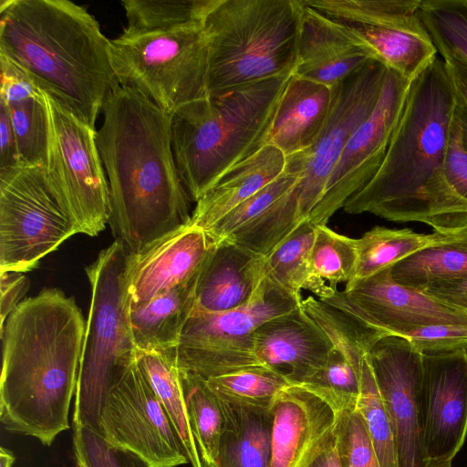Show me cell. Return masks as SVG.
I'll list each match as a JSON object with an SVG mask.
<instances>
[{
  "label": "cell",
  "instance_id": "cell-1",
  "mask_svg": "<svg viewBox=\"0 0 467 467\" xmlns=\"http://www.w3.org/2000/svg\"><path fill=\"white\" fill-rule=\"evenodd\" d=\"M101 110L96 141L109 178V223L133 254L188 224L192 201L175 164L171 114L119 85Z\"/></svg>",
  "mask_w": 467,
  "mask_h": 467
},
{
  "label": "cell",
  "instance_id": "cell-2",
  "mask_svg": "<svg viewBox=\"0 0 467 467\" xmlns=\"http://www.w3.org/2000/svg\"><path fill=\"white\" fill-rule=\"evenodd\" d=\"M455 105L443 61L437 57L412 79L379 171L343 210L391 222H420L440 233L466 226L467 203L453 192L443 173Z\"/></svg>",
  "mask_w": 467,
  "mask_h": 467
},
{
  "label": "cell",
  "instance_id": "cell-3",
  "mask_svg": "<svg viewBox=\"0 0 467 467\" xmlns=\"http://www.w3.org/2000/svg\"><path fill=\"white\" fill-rule=\"evenodd\" d=\"M86 323L75 299L46 289L1 326L0 420L11 433L49 446L69 429Z\"/></svg>",
  "mask_w": 467,
  "mask_h": 467
},
{
  "label": "cell",
  "instance_id": "cell-4",
  "mask_svg": "<svg viewBox=\"0 0 467 467\" xmlns=\"http://www.w3.org/2000/svg\"><path fill=\"white\" fill-rule=\"evenodd\" d=\"M0 55L93 129L119 86L109 39L93 16L67 0H1Z\"/></svg>",
  "mask_w": 467,
  "mask_h": 467
},
{
  "label": "cell",
  "instance_id": "cell-5",
  "mask_svg": "<svg viewBox=\"0 0 467 467\" xmlns=\"http://www.w3.org/2000/svg\"><path fill=\"white\" fill-rule=\"evenodd\" d=\"M291 75L191 102L171 115V148L181 180L197 202L230 168L266 144Z\"/></svg>",
  "mask_w": 467,
  "mask_h": 467
},
{
  "label": "cell",
  "instance_id": "cell-6",
  "mask_svg": "<svg viewBox=\"0 0 467 467\" xmlns=\"http://www.w3.org/2000/svg\"><path fill=\"white\" fill-rule=\"evenodd\" d=\"M302 11L301 0H215L204 22L208 97L294 74Z\"/></svg>",
  "mask_w": 467,
  "mask_h": 467
},
{
  "label": "cell",
  "instance_id": "cell-7",
  "mask_svg": "<svg viewBox=\"0 0 467 467\" xmlns=\"http://www.w3.org/2000/svg\"><path fill=\"white\" fill-rule=\"evenodd\" d=\"M128 256L122 243L115 240L86 268L91 303L75 392L74 427L97 431L109 389L138 359L129 322Z\"/></svg>",
  "mask_w": 467,
  "mask_h": 467
},
{
  "label": "cell",
  "instance_id": "cell-8",
  "mask_svg": "<svg viewBox=\"0 0 467 467\" xmlns=\"http://www.w3.org/2000/svg\"><path fill=\"white\" fill-rule=\"evenodd\" d=\"M119 86L140 93L172 115L208 97V41L204 26L109 40Z\"/></svg>",
  "mask_w": 467,
  "mask_h": 467
},
{
  "label": "cell",
  "instance_id": "cell-9",
  "mask_svg": "<svg viewBox=\"0 0 467 467\" xmlns=\"http://www.w3.org/2000/svg\"><path fill=\"white\" fill-rule=\"evenodd\" d=\"M297 296L265 273L250 300L224 312L194 308L176 347L164 351L179 369L207 379L263 365L254 344L256 328L270 318L298 307Z\"/></svg>",
  "mask_w": 467,
  "mask_h": 467
},
{
  "label": "cell",
  "instance_id": "cell-10",
  "mask_svg": "<svg viewBox=\"0 0 467 467\" xmlns=\"http://www.w3.org/2000/svg\"><path fill=\"white\" fill-rule=\"evenodd\" d=\"M46 99L50 123L47 180L79 234L95 236L110 218L109 187L97 131L47 93Z\"/></svg>",
  "mask_w": 467,
  "mask_h": 467
},
{
  "label": "cell",
  "instance_id": "cell-11",
  "mask_svg": "<svg viewBox=\"0 0 467 467\" xmlns=\"http://www.w3.org/2000/svg\"><path fill=\"white\" fill-rule=\"evenodd\" d=\"M79 234L52 192L42 167L0 174V270L27 272Z\"/></svg>",
  "mask_w": 467,
  "mask_h": 467
},
{
  "label": "cell",
  "instance_id": "cell-12",
  "mask_svg": "<svg viewBox=\"0 0 467 467\" xmlns=\"http://www.w3.org/2000/svg\"><path fill=\"white\" fill-rule=\"evenodd\" d=\"M344 26L376 60L414 79L438 56L420 16L421 0H304Z\"/></svg>",
  "mask_w": 467,
  "mask_h": 467
},
{
  "label": "cell",
  "instance_id": "cell-13",
  "mask_svg": "<svg viewBox=\"0 0 467 467\" xmlns=\"http://www.w3.org/2000/svg\"><path fill=\"white\" fill-rule=\"evenodd\" d=\"M150 467L188 463L179 436L138 359L109 389L96 431Z\"/></svg>",
  "mask_w": 467,
  "mask_h": 467
},
{
  "label": "cell",
  "instance_id": "cell-14",
  "mask_svg": "<svg viewBox=\"0 0 467 467\" xmlns=\"http://www.w3.org/2000/svg\"><path fill=\"white\" fill-rule=\"evenodd\" d=\"M388 70L381 62L372 60L337 85L329 118L318 139L307 150L293 155L302 167L294 189L300 223L309 219L322 200L348 139L375 108Z\"/></svg>",
  "mask_w": 467,
  "mask_h": 467
},
{
  "label": "cell",
  "instance_id": "cell-15",
  "mask_svg": "<svg viewBox=\"0 0 467 467\" xmlns=\"http://www.w3.org/2000/svg\"><path fill=\"white\" fill-rule=\"evenodd\" d=\"M390 267L351 281L343 290L329 287L319 300L385 336L404 337L413 329L431 325L467 327L465 313L397 283Z\"/></svg>",
  "mask_w": 467,
  "mask_h": 467
},
{
  "label": "cell",
  "instance_id": "cell-16",
  "mask_svg": "<svg viewBox=\"0 0 467 467\" xmlns=\"http://www.w3.org/2000/svg\"><path fill=\"white\" fill-rule=\"evenodd\" d=\"M411 81L389 68L375 108L348 139L310 223L327 224L375 176L404 110Z\"/></svg>",
  "mask_w": 467,
  "mask_h": 467
},
{
  "label": "cell",
  "instance_id": "cell-17",
  "mask_svg": "<svg viewBox=\"0 0 467 467\" xmlns=\"http://www.w3.org/2000/svg\"><path fill=\"white\" fill-rule=\"evenodd\" d=\"M367 358L392 423L398 467H429L420 430L422 353L405 337L384 336Z\"/></svg>",
  "mask_w": 467,
  "mask_h": 467
},
{
  "label": "cell",
  "instance_id": "cell-18",
  "mask_svg": "<svg viewBox=\"0 0 467 467\" xmlns=\"http://www.w3.org/2000/svg\"><path fill=\"white\" fill-rule=\"evenodd\" d=\"M420 430L429 464L451 462L467 436V348L422 354Z\"/></svg>",
  "mask_w": 467,
  "mask_h": 467
},
{
  "label": "cell",
  "instance_id": "cell-19",
  "mask_svg": "<svg viewBox=\"0 0 467 467\" xmlns=\"http://www.w3.org/2000/svg\"><path fill=\"white\" fill-rule=\"evenodd\" d=\"M302 306L325 331L333 348L323 368L301 386L326 398L340 410L357 407L363 359L385 335L313 296L303 298Z\"/></svg>",
  "mask_w": 467,
  "mask_h": 467
},
{
  "label": "cell",
  "instance_id": "cell-20",
  "mask_svg": "<svg viewBox=\"0 0 467 467\" xmlns=\"http://www.w3.org/2000/svg\"><path fill=\"white\" fill-rule=\"evenodd\" d=\"M270 467H307L336 436L341 410L301 385H289L271 407Z\"/></svg>",
  "mask_w": 467,
  "mask_h": 467
},
{
  "label": "cell",
  "instance_id": "cell-21",
  "mask_svg": "<svg viewBox=\"0 0 467 467\" xmlns=\"http://www.w3.org/2000/svg\"><path fill=\"white\" fill-rule=\"evenodd\" d=\"M213 243L206 233L189 223L128 256L129 309L195 278Z\"/></svg>",
  "mask_w": 467,
  "mask_h": 467
},
{
  "label": "cell",
  "instance_id": "cell-22",
  "mask_svg": "<svg viewBox=\"0 0 467 467\" xmlns=\"http://www.w3.org/2000/svg\"><path fill=\"white\" fill-rule=\"evenodd\" d=\"M301 1L295 75L333 88L376 60L344 26Z\"/></svg>",
  "mask_w": 467,
  "mask_h": 467
},
{
  "label": "cell",
  "instance_id": "cell-23",
  "mask_svg": "<svg viewBox=\"0 0 467 467\" xmlns=\"http://www.w3.org/2000/svg\"><path fill=\"white\" fill-rule=\"evenodd\" d=\"M254 344L261 363L282 371L293 385L304 384L321 370L333 348L302 303L259 326Z\"/></svg>",
  "mask_w": 467,
  "mask_h": 467
},
{
  "label": "cell",
  "instance_id": "cell-24",
  "mask_svg": "<svg viewBox=\"0 0 467 467\" xmlns=\"http://www.w3.org/2000/svg\"><path fill=\"white\" fill-rule=\"evenodd\" d=\"M265 275V256L223 240L213 244L199 274L196 309L224 312L246 304Z\"/></svg>",
  "mask_w": 467,
  "mask_h": 467
},
{
  "label": "cell",
  "instance_id": "cell-25",
  "mask_svg": "<svg viewBox=\"0 0 467 467\" xmlns=\"http://www.w3.org/2000/svg\"><path fill=\"white\" fill-rule=\"evenodd\" d=\"M336 87L292 74L278 103L266 144L286 157L311 148L329 118Z\"/></svg>",
  "mask_w": 467,
  "mask_h": 467
},
{
  "label": "cell",
  "instance_id": "cell-26",
  "mask_svg": "<svg viewBox=\"0 0 467 467\" xmlns=\"http://www.w3.org/2000/svg\"><path fill=\"white\" fill-rule=\"evenodd\" d=\"M285 167L286 156L277 147L265 144L227 170L196 202L191 224L206 232L281 175Z\"/></svg>",
  "mask_w": 467,
  "mask_h": 467
},
{
  "label": "cell",
  "instance_id": "cell-27",
  "mask_svg": "<svg viewBox=\"0 0 467 467\" xmlns=\"http://www.w3.org/2000/svg\"><path fill=\"white\" fill-rule=\"evenodd\" d=\"M198 277L199 275L145 305L129 309V322L138 351H167L176 347L195 307Z\"/></svg>",
  "mask_w": 467,
  "mask_h": 467
},
{
  "label": "cell",
  "instance_id": "cell-28",
  "mask_svg": "<svg viewBox=\"0 0 467 467\" xmlns=\"http://www.w3.org/2000/svg\"><path fill=\"white\" fill-rule=\"evenodd\" d=\"M223 402L225 428L221 437L217 467H270L272 457L271 408Z\"/></svg>",
  "mask_w": 467,
  "mask_h": 467
},
{
  "label": "cell",
  "instance_id": "cell-29",
  "mask_svg": "<svg viewBox=\"0 0 467 467\" xmlns=\"http://www.w3.org/2000/svg\"><path fill=\"white\" fill-rule=\"evenodd\" d=\"M390 274L397 283L420 291L434 283L466 277L467 225L394 264Z\"/></svg>",
  "mask_w": 467,
  "mask_h": 467
},
{
  "label": "cell",
  "instance_id": "cell-30",
  "mask_svg": "<svg viewBox=\"0 0 467 467\" xmlns=\"http://www.w3.org/2000/svg\"><path fill=\"white\" fill-rule=\"evenodd\" d=\"M316 225L305 220L265 256V273L291 294L302 296L309 290L317 298L323 297L329 285L313 275L310 255Z\"/></svg>",
  "mask_w": 467,
  "mask_h": 467
},
{
  "label": "cell",
  "instance_id": "cell-31",
  "mask_svg": "<svg viewBox=\"0 0 467 467\" xmlns=\"http://www.w3.org/2000/svg\"><path fill=\"white\" fill-rule=\"evenodd\" d=\"M138 361L171 420L192 467H202L189 421L180 371L164 351H138Z\"/></svg>",
  "mask_w": 467,
  "mask_h": 467
},
{
  "label": "cell",
  "instance_id": "cell-32",
  "mask_svg": "<svg viewBox=\"0 0 467 467\" xmlns=\"http://www.w3.org/2000/svg\"><path fill=\"white\" fill-rule=\"evenodd\" d=\"M215 0H123L126 36L204 26Z\"/></svg>",
  "mask_w": 467,
  "mask_h": 467
},
{
  "label": "cell",
  "instance_id": "cell-33",
  "mask_svg": "<svg viewBox=\"0 0 467 467\" xmlns=\"http://www.w3.org/2000/svg\"><path fill=\"white\" fill-rule=\"evenodd\" d=\"M449 233L420 234L410 228L375 226L358 238V265L352 281L390 267L415 252L443 239Z\"/></svg>",
  "mask_w": 467,
  "mask_h": 467
},
{
  "label": "cell",
  "instance_id": "cell-34",
  "mask_svg": "<svg viewBox=\"0 0 467 467\" xmlns=\"http://www.w3.org/2000/svg\"><path fill=\"white\" fill-rule=\"evenodd\" d=\"M187 414L202 463L214 464L225 428L223 402L205 379L179 369Z\"/></svg>",
  "mask_w": 467,
  "mask_h": 467
},
{
  "label": "cell",
  "instance_id": "cell-35",
  "mask_svg": "<svg viewBox=\"0 0 467 467\" xmlns=\"http://www.w3.org/2000/svg\"><path fill=\"white\" fill-rule=\"evenodd\" d=\"M205 380L211 390L223 401L256 408H271L279 393L291 385L282 371L265 365Z\"/></svg>",
  "mask_w": 467,
  "mask_h": 467
},
{
  "label": "cell",
  "instance_id": "cell-36",
  "mask_svg": "<svg viewBox=\"0 0 467 467\" xmlns=\"http://www.w3.org/2000/svg\"><path fill=\"white\" fill-rule=\"evenodd\" d=\"M6 105L16 135L20 165L45 169L50 135L46 93L43 91L39 96Z\"/></svg>",
  "mask_w": 467,
  "mask_h": 467
},
{
  "label": "cell",
  "instance_id": "cell-37",
  "mask_svg": "<svg viewBox=\"0 0 467 467\" xmlns=\"http://www.w3.org/2000/svg\"><path fill=\"white\" fill-rule=\"evenodd\" d=\"M310 263L313 275L337 288L351 282L358 265V240L334 232L327 224L316 225Z\"/></svg>",
  "mask_w": 467,
  "mask_h": 467
},
{
  "label": "cell",
  "instance_id": "cell-38",
  "mask_svg": "<svg viewBox=\"0 0 467 467\" xmlns=\"http://www.w3.org/2000/svg\"><path fill=\"white\" fill-rule=\"evenodd\" d=\"M301 165L286 157L285 171L254 195L235 207L205 233L215 244L225 240L258 219L270 206L292 191L299 182Z\"/></svg>",
  "mask_w": 467,
  "mask_h": 467
},
{
  "label": "cell",
  "instance_id": "cell-39",
  "mask_svg": "<svg viewBox=\"0 0 467 467\" xmlns=\"http://www.w3.org/2000/svg\"><path fill=\"white\" fill-rule=\"evenodd\" d=\"M370 435L381 467H398L397 447L392 423L379 391L367 355L360 373L357 404Z\"/></svg>",
  "mask_w": 467,
  "mask_h": 467
},
{
  "label": "cell",
  "instance_id": "cell-40",
  "mask_svg": "<svg viewBox=\"0 0 467 467\" xmlns=\"http://www.w3.org/2000/svg\"><path fill=\"white\" fill-rule=\"evenodd\" d=\"M420 16L428 32L467 60V11L458 0H421Z\"/></svg>",
  "mask_w": 467,
  "mask_h": 467
},
{
  "label": "cell",
  "instance_id": "cell-41",
  "mask_svg": "<svg viewBox=\"0 0 467 467\" xmlns=\"http://www.w3.org/2000/svg\"><path fill=\"white\" fill-rule=\"evenodd\" d=\"M73 451L76 467H150L136 453L87 427H74Z\"/></svg>",
  "mask_w": 467,
  "mask_h": 467
},
{
  "label": "cell",
  "instance_id": "cell-42",
  "mask_svg": "<svg viewBox=\"0 0 467 467\" xmlns=\"http://www.w3.org/2000/svg\"><path fill=\"white\" fill-rule=\"evenodd\" d=\"M337 451L341 467H381L357 407L340 412L337 428Z\"/></svg>",
  "mask_w": 467,
  "mask_h": 467
},
{
  "label": "cell",
  "instance_id": "cell-43",
  "mask_svg": "<svg viewBox=\"0 0 467 467\" xmlns=\"http://www.w3.org/2000/svg\"><path fill=\"white\" fill-rule=\"evenodd\" d=\"M422 354L467 348V327L431 325L409 332L405 337Z\"/></svg>",
  "mask_w": 467,
  "mask_h": 467
},
{
  "label": "cell",
  "instance_id": "cell-44",
  "mask_svg": "<svg viewBox=\"0 0 467 467\" xmlns=\"http://www.w3.org/2000/svg\"><path fill=\"white\" fill-rule=\"evenodd\" d=\"M443 173L453 192L467 203V150L462 144L455 109L444 156Z\"/></svg>",
  "mask_w": 467,
  "mask_h": 467
},
{
  "label": "cell",
  "instance_id": "cell-45",
  "mask_svg": "<svg viewBox=\"0 0 467 467\" xmlns=\"http://www.w3.org/2000/svg\"><path fill=\"white\" fill-rule=\"evenodd\" d=\"M0 99L6 104L22 101L43 93L28 75L7 57L0 55Z\"/></svg>",
  "mask_w": 467,
  "mask_h": 467
},
{
  "label": "cell",
  "instance_id": "cell-46",
  "mask_svg": "<svg viewBox=\"0 0 467 467\" xmlns=\"http://www.w3.org/2000/svg\"><path fill=\"white\" fill-rule=\"evenodd\" d=\"M428 33L441 57L456 100L467 107V60L450 48L438 36Z\"/></svg>",
  "mask_w": 467,
  "mask_h": 467
},
{
  "label": "cell",
  "instance_id": "cell-47",
  "mask_svg": "<svg viewBox=\"0 0 467 467\" xmlns=\"http://www.w3.org/2000/svg\"><path fill=\"white\" fill-rule=\"evenodd\" d=\"M19 166L21 165L9 109L0 99V174Z\"/></svg>",
  "mask_w": 467,
  "mask_h": 467
},
{
  "label": "cell",
  "instance_id": "cell-48",
  "mask_svg": "<svg viewBox=\"0 0 467 467\" xmlns=\"http://www.w3.org/2000/svg\"><path fill=\"white\" fill-rule=\"evenodd\" d=\"M28 288V280L21 272L1 271V323L2 326L9 314L22 302L21 299Z\"/></svg>",
  "mask_w": 467,
  "mask_h": 467
},
{
  "label": "cell",
  "instance_id": "cell-49",
  "mask_svg": "<svg viewBox=\"0 0 467 467\" xmlns=\"http://www.w3.org/2000/svg\"><path fill=\"white\" fill-rule=\"evenodd\" d=\"M422 292L467 315V276L434 283Z\"/></svg>",
  "mask_w": 467,
  "mask_h": 467
},
{
  "label": "cell",
  "instance_id": "cell-50",
  "mask_svg": "<svg viewBox=\"0 0 467 467\" xmlns=\"http://www.w3.org/2000/svg\"><path fill=\"white\" fill-rule=\"evenodd\" d=\"M307 467H341L337 451V432L332 441Z\"/></svg>",
  "mask_w": 467,
  "mask_h": 467
},
{
  "label": "cell",
  "instance_id": "cell-51",
  "mask_svg": "<svg viewBox=\"0 0 467 467\" xmlns=\"http://www.w3.org/2000/svg\"><path fill=\"white\" fill-rule=\"evenodd\" d=\"M455 114L459 119L462 130V144L463 147L467 150V107L463 106L462 104L456 100Z\"/></svg>",
  "mask_w": 467,
  "mask_h": 467
},
{
  "label": "cell",
  "instance_id": "cell-52",
  "mask_svg": "<svg viewBox=\"0 0 467 467\" xmlns=\"http://www.w3.org/2000/svg\"><path fill=\"white\" fill-rule=\"evenodd\" d=\"M15 462V457L12 451L1 447L0 449V466L1 467H11Z\"/></svg>",
  "mask_w": 467,
  "mask_h": 467
},
{
  "label": "cell",
  "instance_id": "cell-53",
  "mask_svg": "<svg viewBox=\"0 0 467 467\" xmlns=\"http://www.w3.org/2000/svg\"><path fill=\"white\" fill-rule=\"evenodd\" d=\"M429 467H451V462L430 464Z\"/></svg>",
  "mask_w": 467,
  "mask_h": 467
},
{
  "label": "cell",
  "instance_id": "cell-54",
  "mask_svg": "<svg viewBox=\"0 0 467 467\" xmlns=\"http://www.w3.org/2000/svg\"><path fill=\"white\" fill-rule=\"evenodd\" d=\"M458 2L467 11V0H458Z\"/></svg>",
  "mask_w": 467,
  "mask_h": 467
},
{
  "label": "cell",
  "instance_id": "cell-55",
  "mask_svg": "<svg viewBox=\"0 0 467 467\" xmlns=\"http://www.w3.org/2000/svg\"><path fill=\"white\" fill-rule=\"evenodd\" d=\"M202 467H217L216 465L214 464H206V463H202Z\"/></svg>",
  "mask_w": 467,
  "mask_h": 467
}]
</instances>
